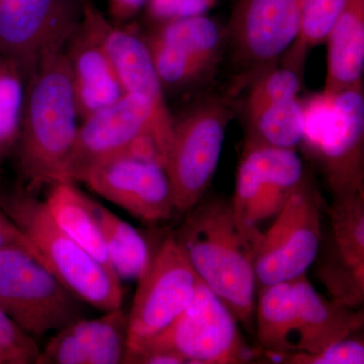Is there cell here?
<instances>
[{"label":"cell","instance_id":"1","mask_svg":"<svg viewBox=\"0 0 364 364\" xmlns=\"http://www.w3.org/2000/svg\"><path fill=\"white\" fill-rule=\"evenodd\" d=\"M77 109L64 48L46 54L26 77L20 136L18 171L26 191L66 181L76 133Z\"/></svg>","mask_w":364,"mask_h":364},{"label":"cell","instance_id":"2","mask_svg":"<svg viewBox=\"0 0 364 364\" xmlns=\"http://www.w3.org/2000/svg\"><path fill=\"white\" fill-rule=\"evenodd\" d=\"M174 233L198 277L250 327L255 314L256 248L261 232L237 219L231 203L200 202Z\"/></svg>","mask_w":364,"mask_h":364},{"label":"cell","instance_id":"3","mask_svg":"<svg viewBox=\"0 0 364 364\" xmlns=\"http://www.w3.org/2000/svg\"><path fill=\"white\" fill-rule=\"evenodd\" d=\"M0 208L40 251L47 267L71 293L104 312L123 306V286L116 273L68 236L35 193L21 188L0 195Z\"/></svg>","mask_w":364,"mask_h":364},{"label":"cell","instance_id":"4","mask_svg":"<svg viewBox=\"0 0 364 364\" xmlns=\"http://www.w3.org/2000/svg\"><path fill=\"white\" fill-rule=\"evenodd\" d=\"M301 144L318 162L332 198L364 191L363 82L305 107Z\"/></svg>","mask_w":364,"mask_h":364},{"label":"cell","instance_id":"5","mask_svg":"<svg viewBox=\"0 0 364 364\" xmlns=\"http://www.w3.org/2000/svg\"><path fill=\"white\" fill-rule=\"evenodd\" d=\"M149 354L169 356L177 364L247 363L256 356L239 331L233 313L200 279L186 310L128 363Z\"/></svg>","mask_w":364,"mask_h":364},{"label":"cell","instance_id":"6","mask_svg":"<svg viewBox=\"0 0 364 364\" xmlns=\"http://www.w3.org/2000/svg\"><path fill=\"white\" fill-rule=\"evenodd\" d=\"M85 304L28 251L0 249V310L31 336L85 318Z\"/></svg>","mask_w":364,"mask_h":364},{"label":"cell","instance_id":"7","mask_svg":"<svg viewBox=\"0 0 364 364\" xmlns=\"http://www.w3.org/2000/svg\"><path fill=\"white\" fill-rule=\"evenodd\" d=\"M232 117L227 102L212 97L174 119L164 168L177 212L188 213L202 202L219 164Z\"/></svg>","mask_w":364,"mask_h":364},{"label":"cell","instance_id":"8","mask_svg":"<svg viewBox=\"0 0 364 364\" xmlns=\"http://www.w3.org/2000/svg\"><path fill=\"white\" fill-rule=\"evenodd\" d=\"M198 280L174 234L165 236L138 279L128 313L123 363H128L144 345L164 331L186 310L195 296Z\"/></svg>","mask_w":364,"mask_h":364},{"label":"cell","instance_id":"9","mask_svg":"<svg viewBox=\"0 0 364 364\" xmlns=\"http://www.w3.org/2000/svg\"><path fill=\"white\" fill-rule=\"evenodd\" d=\"M321 210L320 193L306 178L272 226L260 235L254 259L259 289L306 274L317 260L323 236Z\"/></svg>","mask_w":364,"mask_h":364},{"label":"cell","instance_id":"10","mask_svg":"<svg viewBox=\"0 0 364 364\" xmlns=\"http://www.w3.org/2000/svg\"><path fill=\"white\" fill-rule=\"evenodd\" d=\"M305 0H238L225 36L235 61L253 80L277 65L298 39Z\"/></svg>","mask_w":364,"mask_h":364},{"label":"cell","instance_id":"11","mask_svg":"<svg viewBox=\"0 0 364 364\" xmlns=\"http://www.w3.org/2000/svg\"><path fill=\"white\" fill-rule=\"evenodd\" d=\"M80 0H0V55L26 77L48 53L65 47L83 13Z\"/></svg>","mask_w":364,"mask_h":364},{"label":"cell","instance_id":"12","mask_svg":"<svg viewBox=\"0 0 364 364\" xmlns=\"http://www.w3.org/2000/svg\"><path fill=\"white\" fill-rule=\"evenodd\" d=\"M305 179L296 149L246 140L230 202L235 215L244 227L257 228L262 220L279 214Z\"/></svg>","mask_w":364,"mask_h":364},{"label":"cell","instance_id":"13","mask_svg":"<svg viewBox=\"0 0 364 364\" xmlns=\"http://www.w3.org/2000/svg\"><path fill=\"white\" fill-rule=\"evenodd\" d=\"M329 235L322 236L318 277L337 303L354 309L364 303V191L332 198L327 208Z\"/></svg>","mask_w":364,"mask_h":364},{"label":"cell","instance_id":"14","mask_svg":"<svg viewBox=\"0 0 364 364\" xmlns=\"http://www.w3.org/2000/svg\"><path fill=\"white\" fill-rule=\"evenodd\" d=\"M81 182L146 224L166 221L176 210L164 167L128 152L97 163Z\"/></svg>","mask_w":364,"mask_h":364},{"label":"cell","instance_id":"15","mask_svg":"<svg viewBox=\"0 0 364 364\" xmlns=\"http://www.w3.org/2000/svg\"><path fill=\"white\" fill-rule=\"evenodd\" d=\"M147 134L154 136L152 104L138 93H124L114 104L86 117L78 127L67 164L66 181H82L95 164L124 152Z\"/></svg>","mask_w":364,"mask_h":364},{"label":"cell","instance_id":"16","mask_svg":"<svg viewBox=\"0 0 364 364\" xmlns=\"http://www.w3.org/2000/svg\"><path fill=\"white\" fill-rule=\"evenodd\" d=\"M109 25L104 14L86 2L81 20L64 47L76 109L82 121L126 93L105 45Z\"/></svg>","mask_w":364,"mask_h":364},{"label":"cell","instance_id":"17","mask_svg":"<svg viewBox=\"0 0 364 364\" xmlns=\"http://www.w3.org/2000/svg\"><path fill=\"white\" fill-rule=\"evenodd\" d=\"M105 45L124 92L138 93L152 104L154 136L166 162L174 119L167 107L164 88L155 70L145 38L132 26L109 23Z\"/></svg>","mask_w":364,"mask_h":364},{"label":"cell","instance_id":"18","mask_svg":"<svg viewBox=\"0 0 364 364\" xmlns=\"http://www.w3.org/2000/svg\"><path fill=\"white\" fill-rule=\"evenodd\" d=\"M127 336L128 313L123 306L97 318H79L59 330L36 364L123 363Z\"/></svg>","mask_w":364,"mask_h":364},{"label":"cell","instance_id":"19","mask_svg":"<svg viewBox=\"0 0 364 364\" xmlns=\"http://www.w3.org/2000/svg\"><path fill=\"white\" fill-rule=\"evenodd\" d=\"M291 291L298 323L296 352L316 353L324 350L363 329V309L351 308L325 298L316 291L306 274L291 280Z\"/></svg>","mask_w":364,"mask_h":364},{"label":"cell","instance_id":"20","mask_svg":"<svg viewBox=\"0 0 364 364\" xmlns=\"http://www.w3.org/2000/svg\"><path fill=\"white\" fill-rule=\"evenodd\" d=\"M325 97L363 82L364 0H349L328 35Z\"/></svg>","mask_w":364,"mask_h":364},{"label":"cell","instance_id":"21","mask_svg":"<svg viewBox=\"0 0 364 364\" xmlns=\"http://www.w3.org/2000/svg\"><path fill=\"white\" fill-rule=\"evenodd\" d=\"M45 203L55 223L98 262L114 272L92 198L75 182L61 181L51 186Z\"/></svg>","mask_w":364,"mask_h":364},{"label":"cell","instance_id":"22","mask_svg":"<svg viewBox=\"0 0 364 364\" xmlns=\"http://www.w3.org/2000/svg\"><path fill=\"white\" fill-rule=\"evenodd\" d=\"M254 317L258 343L267 356L296 351L298 323L291 280L260 287Z\"/></svg>","mask_w":364,"mask_h":364},{"label":"cell","instance_id":"23","mask_svg":"<svg viewBox=\"0 0 364 364\" xmlns=\"http://www.w3.org/2000/svg\"><path fill=\"white\" fill-rule=\"evenodd\" d=\"M93 210L102 228L112 269L119 280H138L149 265L151 252L140 232L92 200Z\"/></svg>","mask_w":364,"mask_h":364},{"label":"cell","instance_id":"24","mask_svg":"<svg viewBox=\"0 0 364 364\" xmlns=\"http://www.w3.org/2000/svg\"><path fill=\"white\" fill-rule=\"evenodd\" d=\"M246 140L272 147L296 149L305 132V105L298 97L280 100L248 117Z\"/></svg>","mask_w":364,"mask_h":364},{"label":"cell","instance_id":"25","mask_svg":"<svg viewBox=\"0 0 364 364\" xmlns=\"http://www.w3.org/2000/svg\"><path fill=\"white\" fill-rule=\"evenodd\" d=\"M151 33L215 67L221 59L226 39L222 28L205 14L158 23Z\"/></svg>","mask_w":364,"mask_h":364},{"label":"cell","instance_id":"26","mask_svg":"<svg viewBox=\"0 0 364 364\" xmlns=\"http://www.w3.org/2000/svg\"><path fill=\"white\" fill-rule=\"evenodd\" d=\"M158 77L163 88L181 90L207 79L215 67L150 33L146 36Z\"/></svg>","mask_w":364,"mask_h":364},{"label":"cell","instance_id":"27","mask_svg":"<svg viewBox=\"0 0 364 364\" xmlns=\"http://www.w3.org/2000/svg\"><path fill=\"white\" fill-rule=\"evenodd\" d=\"M26 81L21 67L0 55V164L18 143Z\"/></svg>","mask_w":364,"mask_h":364},{"label":"cell","instance_id":"28","mask_svg":"<svg viewBox=\"0 0 364 364\" xmlns=\"http://www.w3.org/2000/svg\"><path fill=\"white\" fill-rule=\"evenodd\" d=\"M349 0H305L298 39L284 55V63L301 68L309 50L323 44Z\"/></svg>","mask_w":364,"mask_h":364},{"label":"cell","instance_id":"29","mask_svg":"<svg viewBox=\"0 0 364 364\" xmlns=\"http://www.w3.org/2000/svg\"><path fill=\"white\" fill-rule=\"evenodd\" d=\"M301 69L284 63L261 72L252 80L246 104L248 117L280 100L298 97Z\"/></svg>","mask_w":364,"mask_h":364},{"label":"cell","instance_id":"30","mask_svg":"<svg viewBox=\"0 0 364 364\" xmlns=\"http://www.w3.org/2000/svg\"><path fill=\"white\" fill-rule=\"evenodd\" d=\"M270 360L287 364H359L364 363L363 339L342 340L316 353H282L267 356Z\"/></svg>","mask_w":364,"mask_h":364},{"label":"cell","instance_id":"31","mask_svg":"<svg viewBox=\"0 0 364 364\" xmlns=\"http://www.w3.org/2000/svg\"><path fill=\"white\" fill-rule=\"evenodd\" d=\"M0 348L11 356L14 364H36L41 352L33 337L23 331L1 310Z\"/></svg>","mask_w":364,"mask_h":364},{"label":"cell","instance_id":"32","mask_svg":"<svg viewBox=\"0 0 364 364\" xmlns=\"http://www.w3.org/2000/svg\"><path fill=\"white\" fill-rule=\"evenodd\" d=\"M217 0H148V14L155 23L205 14Z\"/></svg>","mask_w":364,"mask_h":364},{"label":"cell","instance_id":"33","mask_svg":"<svg viewBox=\"0 0 364 364\" xmlns=\"http://www.w3.org/2000/svg\"><path fill=\"white\" fill-rule=\"evenodd\" d=\"M9 247L23 249L46 265L44 258L40 251L36 248L32 242L26 238L25 234L16 227V225L11 221V218L0 208V249Z\"/></svg>","mask_w":364,"mask_h":364},{"label":"cell","instance_id":"34","mask_svg":"<svg viewBox=\"0 0 364 364\" xmlns=\"http://www.w3.org/2000/svg\"><path fill=\"white\" fill-rule=\"evenodd\" d=\"M147 2L148 0H109V13L117 23H124L133 18Z\"/></svg>","mask_w":364,"mask_h":364},{"label":"cell","instance_id":"35","mask_svg":"<svg viewBox=\"0 0 364 364\" xmlns=\"http://www.w3.org/2000/svg\"><path fill=\"white\" fill-rule=\"evenodd\" d=\"M0 364H14L13 359L2 348H0Z\"/></svg>","mask_w":364,"mask_h":364}]
</instances>
